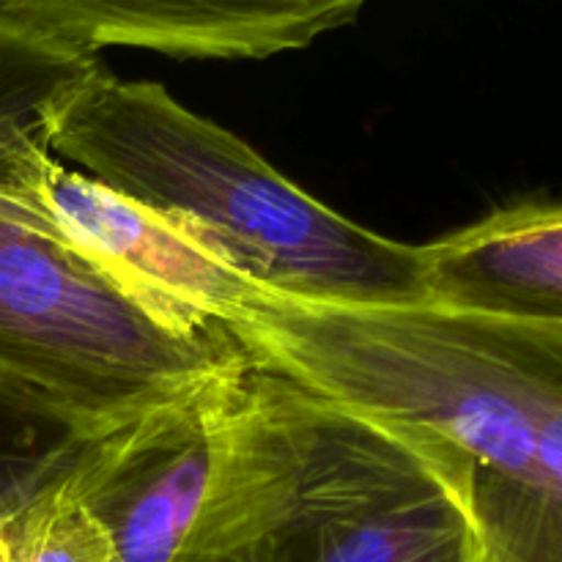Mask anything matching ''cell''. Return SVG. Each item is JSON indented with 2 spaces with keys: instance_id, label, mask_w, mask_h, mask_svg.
Masks as SVG:
<instances>
[{
  "instance_id": "1",
  "label": "cell",
  "mask_w": 562,
  "mask_h": 562,
  "mask_svg": "<svg viewBox=\"0 0 562 562\" xmlns=\"http://www.w3.org/2000/svg\"><path fill=\"white\" fill-rule=\"evenodd\" d=\"M179 562H486L475 464L247 360Z\"/></svg>"
},
{
  "instance_id": "9",
  "label": "cell",
  "mask_w": 562,
  "mask_h": 562,
  "mask_svg": "<svg viewBox=\"0 0 562 562\" xmlns=\"http://www.w3.org/2000/svg\"><path fill=\"white\" fill-rule=\"evenodd\" d=\"M102 60L0 11V168L47 148L53 119Z\"/></svg>"
},
{
  "instance_id": "4",
  "label": "cell",
  "mask_w": 562,
  "mask_h": 562,
  "mask_svg": "<svg viewBox=\"0 0 562 562\" xmlns=\"http://www.w3.org/2000/svg\"><path fill=\"white\" fill-rule=\"evenodd\" d=\"M247 357L192 335L0 206V406L55 481L124 423Z\"/></svg>"
},
{
  "instance_id": "7",
  "label": "cell",
  "mask_w": 562,
  "mask_h": 562,
  "mask_svg": "<svg viewBox=\"0 0 562 562\" xmlns=\"http://www.w3.org/2000/svg\"><path fill=\"white\" fill-rule=\"evenodd\" d=\"M376 0H0V11L97 53L267 60L357 22Z\"/></svg>"
},
{
  "instance_id": "3",
  "label": "cell",
  "mask_w": 562,
  "mask_h": 562,
  "mask_svg": "<svg viewBox=\"0 0 562 562\" xmlns=\"http://www.w3.org/2000/svg\"><path fill=\"white\" fill-rule=\"evenodd\" d=\"M58 162L173 220L267 294L428 300L423 247L373 234L285 179L165 86L99 69L53 119Z\"/></svg>"
},
{
  "instance_id": "12",
  "label": "cell",
  "mask_w": 562,
  "mask_h": 562,
  "mask_svg": "<svg viewBox=\"0 0 562 562\" xmlns=\"http://www.w3.org/2000/svg\"><path fill=\"white\" fill-rule=\"evenodd\" d=\"M0 562H11L9 538H5V530H3V527H0Z\"/></svg>"
},
{
  "instance_id": "6",
  "label": "cell",
  "mask_w": 562,
  "mask_h": 562,
  "mask_svg": "<svg viewBox=\"0 0 562 562\" xmlns=\"http://www.w3.org/2000/svg\"><path fill=\"white\" fill-rule=\"evenodd\" d=\"M245 362L110 431L58 481L102 527L119 562H179L212 481L231 382Z\"/></svg>"
},
{
  "instance_id": "10",
  "label": "cell",
  "mask_w": 562,
  "mask_h": 562,
  "mask_svg": "<svg viewBox=\"0 0 562 562\" xmlns=\"http://www.w3.org/2000/svg\"><path fill=\"white\" fill-rule=\"evenodd\" d=\"M5 538L11 562H119L102 527L58 481L25 505Z\"/></svg>"
},
{
  "instance_id": "5",
  "label": "cell",
  "mask_w": 562,
  "mask_h": 562,
  "mask_svg": "<svg viewBox=\"0 0 562 562\" xmlns=\"http://www.w3.org/2000/svg\"><path fill=\"white\" fill-rule=\"evenodd\" d=\"M0 206L184 333L225 335L261 291L179 223L77 173L49 148L0 168Z\"/></svg>"
},
{
  "instance_id": "8",
  "label": "cell",
  "mask_w": 562,
  "mask_h": 562,
  "mask_svg": "<svg viewBox=\"0 0 562 562\" xmlns=\"http://www.w3.org/2000/svg\"><path fill=\"white\" fill-rule=\"evenodd\" d=\"M420 247L428 302L562 324V212L554 201L510 203Z\"/></svg>"
},
{
  "instance_id": "2",
  "label": "cell",
  "mask_w": 562,
  "mask_h": 562,
  "mask_svg": "<svg viewBox=\"0 0 562 562\" xmlns=\"http://www.w3.org/2000/svg\"><path fill=\"white\" fill-rule=\"evenodd\" d=\"M225 335L311 393L442 437L477 481L562 499V324L258 291Z\"/></svg>"
},
{
  "instance_id": "11",
  "label": "cell",
  "mask_w": 562,
  "mask_h": 562,
  "mask_svg": "<svg viewBox=\"0 0 562 562\" xmlns=\"http://www.w3.org/2000/svg\"><path fill=\"white\" fill-rule=\"evenodd\" d=\"M49 483L53 481L33 445L0 406V527L9 530L11 521Z\"/></svg>"
}]
</instances>
